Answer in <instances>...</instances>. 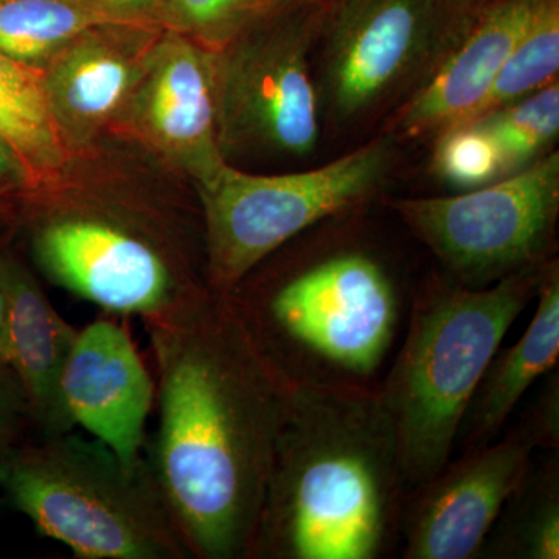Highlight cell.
Returning a JSON list of instances; mask_svg holds the SVG:
<instances>
[{"mask_svg":"<svg viewBox=\"0 0 559 559\" xmlns=\"http://www.w3.org/2000/svg\"><path fill=\"white\" fill-rule=\"evenodd\" d=\"M547 263L485 288L432 272L414 289L403 336L378 384L407 491L452 459L471 400L503 337L535 301Z\"/></svg>","mask_w":559,"mask_h":559,"instance_id":"4","label":"cell"},{"mask_svg":"<svg viewBox=\"0 0 559 559\" xmlns=\"http://www.w3.org/2000/svg\"><path fill=\"white\" fill-rule=\"evenodd\" d=\"M430 170L457 193L506 178L498 146L476 121H463L436 135Z\"/></svg>","mask_w":559,"mask_h":559,"instance_id":"23","label":"cell"},{"mask_svg":"<svg viewBox=\"0 0 559 559\" xmlns=\"http://www.w3.org/2000/svg\"><path fill=\"white\" fill-rule=\"evenodd\" d=\"M322 2L274 0L215 62L221 154L305 159L318 148L320 105L311 57Z\"/></svg>","mask_w":559,"mask_h":559,"instance_id":"7","label":"cell"},{"mask_svg":"<svg viewBox=\"0 0 559 559\" xmlns=\"http://www.w3.org/2000/svg\"><path fill=\"white\" fill-rule=\"evenodd\" d=\"M540 0H495L471 14L426 79L393 112V139L436 138L468 121L527 31Z\"/></svg>","mask_w":559,"mask_h":559,"instance_id":"14","label":"cell"},{"mask_svg":"<svg viewBox=\"0 0 559 559\" xmlns=\"http://www.w3.org/2000/svg\"><path fill=\"white\" fill-rule=\"evenodd\" d=\"M311 2H323V0H311Z\"/></svg>","mask_w":559,"mask_h":559,"instance_id":"31","label":"cell"},{"mask_svg":"<svg viewBox=\"0 0 559 559\" xmlns=\"http://www.w3.org/2000/svg\"><path fill=\"white\" fill-rule=\"evenodd\" d=\"M32 252L51 283L112 314L153 318L205 285L179 278L148 238L87 213L40 223L32 235Z\"/></svg>","mask_w":559,"mask_h":559,"instance_id":"10","label":"cell"},{"mask_svg":"<svg viewBox=\"0 0 559 559\" xmlns=\"http://www.w3.org/2000/svg\"><path fill=\"white\" fill-rule=\"evenodd\" d=\"M106 22L86 0H0V51L44 70L73 39Z\"/></svg>","mask_w":559,"mask_h":559,"instance_id":"20","label":"cell"},{"mask_svg":"<svg viewBox=\"0 0 559 559\" xmlns=\"http://www.w3.org/2000/svg\"><path fill=\"white\" fill-rule=\"evenodd\" d=\"M266 0H164L159 25L216 51L229 44L264 7Z\"/></svg>","mask_w":559,"mask_h":559,"instance_id":"24","label":"cell"},{"mask_svg":"<svg viewBox=\"0 0 559 559\" xmlns=\"http://www.w3.org/2000/svg\"><path fill=\"white\" fill-rule=\"evenodd\" d=\"M5 293L2 358L20 378L31 403L36 437L75 429L62 401V374L79 330L55 310L38 280L16 257L0 252Z\"/></svg>","mask_w":559,"mask_h":559,"instance_id":"16","label":"cell"},{"mask_svg":"<svg viewBox=\"0 0 559 559\" xmlns=\"http://www.w3.org/2000/svg\"><path fill=\"white\" fill-rule=\"evenodd\" d=\"M530 466L503 507L480 557L500 559L559 558V460L549 452Z\"/></svg>","mask_w":559,"mask_h":559,"instance_id":"19","label":"cell"},{"mask_svg":"<svg viewBox=\"0 0 559 559\" xmlns=\"http://www.w3.org/2000/svg\"><path fill=\"white\" fill-rule=\"evenodd\" d=\"M401 223L466 288H485L555 259L559 154L524 170L444 197L388 201Z\"/></svg>","mask_w":559,"mask_h":559,"instance_id":"9","label":"cell"},{"mask_svg":"<svg viewBox=\"0 0 559 559\" xmlns=\"http://www.w3.org/2000/svg\"><path fill=\"white\" fill-rule=\"evenodd\" d=\"M61 390L75 428L108 444L127 465L145 459L156 382L123 326L102 319L79 330Z\"/></svg>","mask_w":559,"mask_h":559,"instance_id":"13","label":"cell"},{"mask_svg":"<svg viewBox=\"0 0 559 559\" xmlns=\"http://www.w3.org/2000/svg\"><path fill=\"white\" fill-rule=\"evenodd\" d=\"M164 28L106 22L73 39L43 70L47 98L70 153L87 148L116 123Z\"/></svg>","mask_w":559,"mask_h":559,"instance_id":"15","label":"cell"},{"mask_svg":"<svg viewBox=\"0 0 559 559\" xmlns=\"http://www.w3.org/2000/svg\"><path fill=\"white\" fill-rule=\"evenodd\" d=\"M31 189L27 171L13 150L0 139V193Z\"/></svg>","mask_w":559,"mask_h":559,"instance_id":"28","label":"cell"},{"mask_svg":"<svg viewBox=\"0 0 559 559\" xmlns=\"http://www.w3.org/2000/svg\"><path fill=\"white\" fill-rule=\"evenodd\" d=\"M378 388L290 384L250 559H381L406 496Z\"/></svg>","mask_w":559,"mask_h":559,"instance_id":"2","label":"cell"},{"mask_svg":"<svg viewBox=\"0 0 559 559\" xmlns=\"http://www.w3.org/2000/svg\"><path fill=\"white\" fill-rule=\"evenodd\" d=\"M86 2L110 22L159 25L157 20H159L164 0H86Z\"/></svg>","mask_w":559,"mask_h":559,"instance_id":"27","label":"cell"},{"mask_svg":"<svg viewBox=\"0 0 559 559\" xmlns=\"http://www.w3.org/2000/svg\"><path fill=\"white\" fill-rule=\"evenodd\" d=\"M448 9L455 11L459 14H473L477 10L484 9L488 3L495 0H439Z\"/></svg>","mask_w":559,"mask_h":559,"instance_id":"29","label":"cell"},{"mask_svg":"<svg viewBox=\"0 0 559 559\" xmlns=\"http://www.w3.org/2000/svg\"><path fill=\"white\" fill-rule=\"evenodd\" d=\"M0 489L40 536L75 558H191L146 457L127 465L75 429L2 455Z\"/></svg>","mask_w":559,"mask_h":559,"instance_id":"5","label":"cell"},{"mask_svg":"<svg viewBox=\"0 0 559 559\" xmlns=\"http://www.w3.org/2000/svg\"><path fill=\"white\" fill-rule=\"evenodd\" d=\"M469 16L439 0H323L314 44L320 112L349 127L409 97Z\"/></svg>","mask_w":559,"mask_h":559,"instance_id":"8","label":"cell"},{"mask_svg":"<svg viewBox=\"0 0 559 559\" xmlns=\"http://www.w3.org/2000/svg\"><path fill=\"white\" fill-rule=\"evenodd\" d=\"M117 121L186 171L194 186L212 178L226 164L216 123L213 51L164 28Z\"/></svg>","mask_w":559,"mask_h":559,"instance_id":"12","label":"cell"},{"mask_svg":"<svg viewBox=\"0 0 559 559\" xmlns=\"http://www.w3.org/2000/svg\"><path fill=\"white\" fill-rule=\"evenodd\" d=\"M558 72L559 0H540L527 31L503 62L469 120L544 90L558 81Z\"/></svg>","mask_w":559,"mask_h":559,"instance_id":"21","label":"cell"},{"mask_svg":"<svg viewBox=\"0 0 559 559\" xmlns=\"http://www.w3.org/2000/svg\"><path fill=\"white\" fill-rule=\"evenodd\" d=\"M33 428L31 403L20 378L0 356V457L24 443Z\"/></svg>","mask_w":559,"mask_h":559,"instance_id":"25","label":"cell"},{"mask_svg":"<svg viewBox=\"0 0 559 559\" xmlns=\"http://www.w3.org/2000/svg\"><path fill=\"white\" fill-rule=\"evenodd\" d=\"M382 135L312 170L252 175L226 162L197 183L205 234V285L229 294L294 238L367 201L393 165Z\"/></svg>","mask_w":559,"mask_h":559,"instance_id":"6","label":"cell"},{"mask_svg":"<svg viewBox=\"0 0 559 559\" xmlns=\"http://www.w3.org/2000/svg\"><path fill=\"white\" fill-rule=\"evenodd\" d=\"M498 146L506 176L524 170L554 151L559 135V83L477 119Z\"/></svg>","mask_w":559,"mask_h":559,"instance_id":"22","label":"cell"},{"mask_svg":"<svg viewBox=\"0 0 559 559\" xmlns=\"http://www.w3.org/2000/svg\"><path fill=\"white\" fill-rule=\"evenodd\" d=\"M535 312L524 334L507 348H499L489 362L479 388L463 417L457 443L462 452L498 440L507 421L528 390L558 369L559 264L551 259L544 271Z\"/></svg>","mask_w":559,"mask_h":559,"instance_id":"17","label":"cell"},{"mask_svg":"<svg viewBox=\"0 0 559 559\" xmlns=\"http://www.w3.org/2000/svg\"><path fill=\"white\" fill-rule=\"evenodd\" d=\"M538 450L514 426L502 439L451 459L404 496L400 521L404 559L479 558L511 495Z\"/></svg>","mask_w":559,"mask_h":559,"instance_id":"11","label":"cell"},{"mask_svg":"<svg viewBox=\"0 0 559 559\" xmlns=\"http://www.w3.org/2000/svg\"><path fill=\"white\" fill-rule=\"evenodd\" d=\"M543 389L518 426L538 450H559V374L558 369L544 377Z\"/></svg>","mask_w":559,"mask_h":559,"instance_id":"26","label":"cell"},{"mask_svg":"<svg viewBox=\"0 0 559 559\" xmlns=\"http://www.w3.org/2000/svg\"><path fill=\"white\" fill-rule=\"evenodd\" d=\"M3 326H5V293L0 283V356L3 353Z\"/></svg>","mask_w":559,"mask_h":559,"instance_id":"30","label":"cell"},{"mask_svg":"<svg viewBox=\"0 0 559 559\" xmlns=\"http://www.w3.org/2000/svg\"><path fill=\"white\" fill-rule=\"evenodd\" d=\"M229 294L290 384L374 389L399 347L414 290L380 250L342 237Z\"/></svg>","mask_w":559,"mask_h":559,"instance_id":"3","label":"cell"},{"mask_svg":"<svg viewBox=\"0 0 559 559\" xmlns=\"http://www.w3.org/2000/svg\"><path fill=\"white\" fill-rule=\"evenodd\" d=\"M266 2H274V0H266Z\"/></svg>","mask_w":559,"mask_h":559,"instance_id":"32","label":"cell"},{"mask_svg":"<svg viewBox=\"0 0 559 559\" xmlns=\"http://www.w3.org/2000/svg\"><path fill=\"white\" fill-rule=\"evenodd\" d=\"M159 421L145 457L191 558L250 559L290 382L230 294L143 319Z\"/></svg>","mask_w":559,"mask_h":559,"instance_id":"1","label":"cell"},{"mask_svg":"<svg viewBox=\"0 0 559 559\" xmlns=\"http://www.w3.org/2000/svg\"><path fill=\"white\" fill-rule=\"evenodd\" d=\"M0 139L27 171L31 187L62 178L73 154L51 114L43 70L0 51Z\"/></svg>","mask_w":559,"mask_h":559,"instance_id":"18","label":"cell"}]
</instances>
